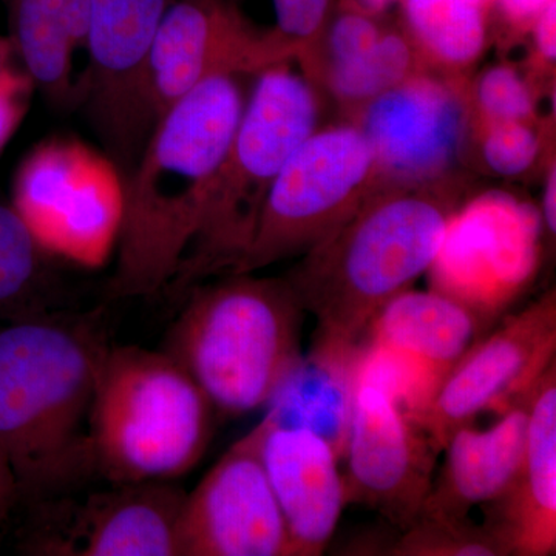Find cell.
<instances>
[{
	"label": "cell",
	"mask_w": 556,
	"mask_h": 556,
	"mask_svg": "<svg viewBox=\"0 0 556 556\" xmlns=\"http://www.w3.org/2000/svg\"><path fill=\"white\" fill-rule=\"evenodd\" d=\"M240 78L204 80L156 121L123 181L112 298H142L169 287L236 137L247 102Z\"/></svg>",
	"instance_id": "1"
},
{
	"label": "cell",
	"mask_w": 556,
	"mask_h": 556,
	"mask_svg": "<svg viewBox=\"0 0 556 556\" xmlns=\"http://www.w3.org/2000/svg\"><path fill=\"white\" fill-rule=\"evenodd\" d=\"M466 179L376 189L353 217L300 257L285 280L317 320L316 339L361 345L380 309L430 270Z\"/></svg>",
	"instance_id": "2"
},
{
	"label": "cell",
	"mask_w": 556,
	"mask_h": 556,
	"mask_svg": "<svg viewBox=\"0 0 556 556\" xmlns=\"http://www.w3.org/2000/svg\"><path fill=\"white\" fill-rule=\"evenodd\" d=\"M104 346L60 321L0 327V452L21 495H53L94 470L90 441Z\"/></svg>",
	"instance_id": "3"
},
{
	"label": "cell",
	"mask_w": 556,
	"mask_h": 556,
	"mask_svg": "<svg viewBox=\"0 0 556 556\" xmlns=\"http://www.w3.org/2000/svg\"><path fill=\"white\" fill-rule=\"evenodd\" d=\"M303 314L283 277L226 274L190 289L163 351L214 412L248 415L268 405L302 357Z\"/></svg>",
	"instance_id": "4"
},
{
	"label": "cell",
	"mask_w": 556,
	"mask_h": 556,
	"mask_svg": "<svg viewBox=\"0 0 556 556\" xmlns=\"http://www.w3.org/2000/svg\"><path fill=\"white\" fill-rule=\"evenodd\" d=\"M292 62H278L255 75L199 229L167 287L179 294L240 265L281 167L318 129L321 91Z\"/></svg>",
	"instance_id": "5"
},
{
	"label": "cell",
	"mask_w": 556,
	"mask_h": 556,
	"mask_svg": "<svg viewBox=\"0 0 556 556\" xmlns=\"http://www.w3.org/2000/svg\"><path fill=\"white\" fill-rule=\"evenodd\" d=\"M212 415L203 391L164 351L104 348L90 416L94 470L112 484L181 478L206 452Z\"/></svg>",
	"instance_id": "6"
},
{
	"label": "cell",
	"mask_w": 556,
	"mask_h": 556,
	"mask_svg": "<svg viewBox=\"0 0 556 556\" xmlns=\"http://www.w3.org/2000/svg\"><path fill=\"white\" fill-rule=\"evenodd\" d=\"M376 190L375 161L350 121L314 131L277 175L254 239L230 274H254L302 257L331 236Z\"/></svg>",
	"instance_id": "7"
},
{
	"label": "cell",
	"mask_w": 556,
	"mask_h": 556,
	"mask_svg": "<svg viewBox=\"0 0 556 556\" xmlns=\"http://www.w3.org/2000/svg\"><path fill=\"white\" fill-rule=\"evenodd\" d=\"M375 161L376 189L463 181L475 139L470 79L420 68L351 113Z\"/></svg>",
	"instance_id": "8"
},
{
	"label": "cell",
	"mask_w": 556,
	"mask_h": 556,
	"mask_svg": "<svg viewBox=\"0 0 556 556\" xmlns=\"http://www.w3.org/2000/svg\"><path fill=\"white\" fill-rule=\"evenodd\" d=\"M11 206L43 254L94 268L118 241L123 177L105 153L78 139H49L17 169Z\"/></svg>",
	"instance_id": "9"
},
{
	"label": "cell",
	"mask_w": 556,
	"mask_h": 556,
	"mask_svg": "<svg viewBox=\"0 0 556 556\" xmlns=\"http://www.w3.org/2000/svg\"><path fill=\"white\" fill-rule=\"evenodd\" d=\"M167 0H89V65L78 104L126 179L155 127L149 61Z\"/></svg>",
	"instance_id": "10"
},
{
	"label": "cell",
	"mask_w": 556,
	"mask_h": 556,
	"mask_svg": "<svg viewBox=\"0 0 556 556\" xmlns=\"http://www.w3.org/2000/svg\"><path fill=\"white\" fill-rule=\"evenodd\" d=\"M556 295L548 291L485 339H478L439 382L430 399L408 413L438 453L459 428L486 409L503 412L525 396L555 362Z\"/></svg>",
	"instance_id": "11"
},
{
	"label": "cell",
	"mask_w": 556,
	"mask_h": 556,
	"mask_svg": "<svg viewBox=\"0 0 556 556\" xmlns=\"http://www.w3.org/2000/svg\"><path fill=\"white\" fill-rule=\"evenodd\" d=\"M437 456L390 387L358 367L343 452L346 503L371 508L404 530L430 493Z\"/></svg>",
	"instance_id": "12"
},
{
	"label": "cell",
	"mask_w": 556,
	"mask_h": 556,
	"mask_svg": "<svg viewBox=\"0 0 556 556\" xmlns=\"http://www.w3.org/2000/svg\"><path fill=\"white\" fill-rule=\"evenodd\" d=\"M294 61L274 30H260L223 0L167 3L149 61V102L163 116L199 84L214 76L257 75Z\"/></svg>",
	"instance_id": "13"
},
{
	"label": "cell",
	"mask_w": 556,
	"mask_h": 556,
	"mask_svg": "<svg viewBox=\"0 0 556 556\" xmlns=\"http://www.w3.org/2000/svg\"><path fill=\"white\" fill-rule=\"evenodd\" d=\"M179 556H291L287 526L260 459L257 427L186 493Z\"/></svg>",
	"instance_id": "14"
},
{
	"label": "cell",
	"mask_w": 556,
	"mask_h": 556,
	"mask_svg": "<svg viewBox=\"0 0 556 556\" xmlns=\"http://www.w3.org/2000/svg\"><path fill=\"white\" fill-rule=\"evenodd\" d=\"M186 492L170 481L112 484L50 519L28 551L61 556H179Z\"/></svg>",
	"instance_id": "15"
},
{
	"label": "cell",
	"mask_w": 556,
	"mask_h": 556,
	"mask_svg": "<svg viewBox=\"0 0 556 556\" xmlns=\"http://www.w3.org/2000/svg\"><path fill=\"white\" fill-rule=\"evenodd\" d=\"M541 225L540 211L504 190L466 199L430 268L437 291L467 305L473 289L517 288L535 269Z\"/></svg>",
	"instance_id": "16"
},
{
	"label": "cell",
	"mask_w": 556,
	"mask_h": 556,
	"mask_svg": "<svg viewBox=\"0 0 556 556\" xmlns=\"http://www.w3.org/2000/svg\"><path fill=\"white\" fill-rule=\"evenodd\" d=\"M260 459L287 526L291 556L324 554L346 506L340 456L308 428L257 424Z\"/></svg>",
	"instance_id": "17"
},
{
	"label": "cell",
	"mask_w": 556,
	"mask_h": 556,
	"mask_svg": "<svg viewBox=\"0 0 556 556\" xmlns=\"http://www.w3.org/2000/svg\"><path fill=\"white\" fill-rule=\"evenodd\" d=\"M485 318L441 291L401 292L369 325L367 350L382 354L415 376L422 407L439 382L479 339Z\"/></svg>",
	"instance_id": "18"
},
{
	"label": "cell",
	"mask_w": 556,
	"mask_h": 556,
	"mask_svg": "<svg viewBox=\"0 0 556 556\" xmlns=\"http://www.w3.org/2000/svg\"><path fill=\"white\" fill-rule=\"evenodd\" d=\"M485 527L507 555L548 556L556 548V365L530 391L525 456L510 490L489 504Z\"/></svg>",
	"instance_id": "19"
},
{
	"label": "cell",
	"mask_w": 556,
	"mask_h": 556,
	"mask_svg": "<svg viewBox=\"0 0 556 556\" xmlns=\"http://www.w3.org/2000/svg\"><path fill=\"white\" fill-rule=\"evenodd\" d=\"M530 391L503 409L495 426L485 430L467 426L450 437L442 448L441 475L420 511L466 518L471 508L506 495L525 456Z\"/></svg>",
	"instance_id": "20"
},
{
	"label": "cell",
	"mask_w": 556,
	"mask_h": 556,
	"mask_svg": "<svg viewBox=\"0 0 556 556\" xmlns=\"http://www.w3.org/2000/svg\"><path fill=\"white\" fill-rule=\"evenodd\" d=\"M362 345L314 339L266 405L276 426L308 428L327 439L343 457L351 408L361 367Z\"/></svg>",
	"instance_id": "21"
},
{
	"label": "cell",
	"mask_w": 556,
	"mask_h": 556,
	"mask_svg": "<svg viewBox=\"0 0 556 556\" xmlns=\"http://www.w3.org/2000/svg\"><path fill=\"white\" fill-rule=\"evenodd\" d=\"M10 42L35 87L53 102L78 100L76 51L86 47L89 0H9Z\"/></svg>",
	"instance_id": "22"
},
{
	"label": "cell",
	"mask_w": 556,
	"mask_h": 556,
	"mask_svg": "<svg viewBox=\"0 0 556 556\" xmlns=\"http://www.w3.org/2000/svg\"><path fill=\"white\" fill-rule=\"evenodd\" d=\"M402 30L424 68L467 75L489 47L490 0H401Z\"/></svg>",
	"instance_id": "23"
},
{
	"label": "cell",
	"mask_w": 556,
	"mask_h": 556,
	"mask_svg": "<svg viewBox=\"0 0 556 556\" xmlns=\"http://www.w3.org/2000/svg\"><path fill=\"white\" fill-rule=\"evenodd\" d=\"M420 68H424L422 62L404 30L387 27L372 46L320 70L308 79L351 115Z\"/></svg>",
	"instance_id": "24"
},
{
	"label": "cell",
	"mask_w": 556,
	"mask_h": 556,
	"mask_svg": "<svg viewBox=\"0 0 556 556\" xmlns=\"http://www.w3.org/2000/svg\"><path fill=\"white\" fill-rule=\"evenodd\" d=\"M391 556H507L501 541L485 526L468 517L455 518L420 511L387 547Z\"/></svg>",
	"instance_id": "25"
},
{
	"label": "cell",
	"mask_w": 556,
	"mask_h": 556,
	"mask_svg": "<svg viewBox=\"0 0 556 556\" xmlns=\"http://www.w3.org/2000/svg\"><path fill=\"white\" fill-rule=\"evenodd\" d=\"M475 131L489 124L530 121L538 123L536 91L515 65L496 64L470 79Z\"/></svg>",
	"instance_id": "26"
},
{
	"label": "cell",
	"mask_w": 556,
	"mask_h": 556,
	"mask_svg": "<svg viewBox=\"0 0 556 556\" xmlns=\"http://www.w3.org/2000/svg\"><path fill=\"white\" fill-rule=\"evenodd\" d=\"M43 255L20 214L0 204V313L30 298Z\"/></svg>",
	"instance_id": "27"
},
{
	"label": "cell",
	"mask_w": 556,
	"mask_h": 556,
	"mask_svg": "<svg viewBox=\"0 0 556 556\" xmlns=\"http://www.w3.org/2000/svg\"><path fill=\"white\" fill-rule=\"evenodd\" d=\"M475 138L486 169L503 178L526 175L540 161L544 150L540 121L489 124L475 131Z\"/></svg>",
	"instance_id": "28"
},
{
	"label": "cell",
	"mask_w": 556,
	"mask_h": 556,
	"mask_svg": "<svg viewBox=\"0 0 556 556\" xmlns=\"http://www.w3.org/2000/svg\"><path fill=\"white\" fill-rule=\"evenodd\" d=\"M35 83L9 39H0V153L27 115Z\"/></svg>",
	"instance_id": "29"
},
{
	"label": "cell",
	"mask_w": 556,
	"mask_h": 556,
	"mask_svg": "<svg viewBox=\"0 0 556 556\" xmlns=\"http://www.w3.org/2000/svg\"><path fill=\"white\" fill-rule=\"evenodd\" d=\"M334 0H273L278 38L295 58L316 42L332 14Z\"/></svg>",
	"instance_id": "30"
},
{
	"label": "cell",
	"mask_w": 556,
	"mask_h": 556,
	"mask_svg": "<svg viewBox=\"0 0 556 556\" xmlns=\"http://www.w3.org/2000/svg\"><path fill=\"white\" fill-rule=\"evenodd\" d=\"M529 35L533 43V67L544 75H551V72H555L556 60V0L541 11Z\"/></svg>",
	"instance_id": "31"
},
{
	"label": "cell",
	"mask_w": 556,
	"mask_h": 556,
	"mask_svg": "<svg viewBox=\"0 0 556 556\" xmlns=\"http://www.w3.org/2000/svg\"><path fill=\"white\" fill-rule=\"evenodd\" d=\"M551 2L554 0H490V5L511 33L529 35L533 22Z\"/></svg>",
	"instance_id": "32"
},
{
	"label": "cell",
	"mask_w": 556,
	"mask_h": 556,
	"mask_svg": "<svg viewBox=\"0 0 556 556\" xmlns=\"http://www.w3.org/2000/svg\"><path fill=\"white\" fill-rule=\"evenodd\" d=\"M541 222L552 239L556 232V166L555 160L547 166L546 179H544L543 204H541Z\"/></svg>",
	"instance_id": "33"
},
{
	"label": "cell",
	"mask_w": 556,
	"mask_h": 556,
	"mask_svg": "<svg viewBox=\"0 0 556 556\" xmlns=\"http://www.w3.org/2000/svg\"><path fill=\"white\" fill-rule=\"evenodd\" d=\"M17 497H20V490H17L16 481H14L5 456L0 452V521L7 517Z\"/></svg>",
	"instance_id": "34"
},
{
	"label": "cell",
	"mask_w": 556,
	"mask_h": 556,
	"mask_svg": "<svg viewBox=\"0 0 556 556\" xmlns=\"http://www.w3.org/2000/svg\"><path fill=\"white\" fill-rule=\"evenodd\" d=\"M396 3H401V0H343L342 5L380 17Z\"/></svg>",
	"instance_id": "35"
}]
</instances>
